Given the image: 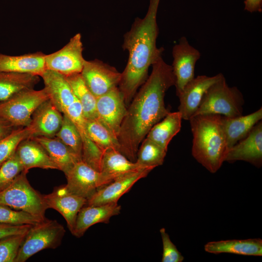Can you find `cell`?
<instances>
[{
    "label": "cell",
    "instance_id": "14",
    "mask_svg": "<svg viewBox=\"0 0 262 262\" xmlns=\"http://www.w3.org/2000/svg\"><path fill=\"white\" fill-rule=\"evenodd\" d=\"M153 169L152 168H147L116 178L110 183L98 189L87 200L85 205H100L117 203L119 199L128 192L138 180L147 177Z\"/></svg>",
    "mask_w": 262,
    "mask_h": 262
},
{
    "label": "cell",
    "instance_id": "35",
    "mask_svg": "<svg viewBox=\"0 0 262 262\" xmlns=\"http://www.w3.org/2000/svg\"><path fill=\"white\" fill-rule=\"evenodd\" d=\"M27 232L7 236L0 239V262H15Z\"/></svg>",
    "mask_w": 262,
    "mask_h": 262
},
{
    "label": "cell",
    "instance_id": "9",
    "mask_svg": "<svg viewBox=\"0 0 262 262\" xmlns=\"http://www.w3.org/2000/svg\"><path fill=\"white\" fill-rule=\"evenodd\" d=\"M65 175L67 180L65 186L67 190L87 200L98 189L112 181L82 160L76 163Z\"/></svg>",
    "mask_w": 262,
    "mask_h": 262
},
{
    "label": "cell",
    "instance_id": "20",
    "mask_svg": "<svg viewBox=\"0 0 262 262\" xmlns=\"http://www.w3.org/2000/svg\"><path fill=\"white\" fill-rule=\"evenodd\" d=\"M45 55L40 51L20 55L0 53V71L30 74L41 77L46 70Z\"/></svg>",
    "mask_w": 262,
    "mask_h": 262
},
{
    "label": "cell",
    "instance_id": "2",
    "mask_svg": "<svg viewBox=\"0 0 262 262\" xmlns=\"http://www.w3.org/2000/svg\"><path fill=\"white\" fill-rule=\"evenodd\" d=\"M160 0H150L143 18L136 17L124 35L123 49L129 53L128 62L118 87L128 107L148 77L149 68L162 56L164 49L156 45L159 34L157 15Z\"/></svg>",
    "mask_w": 262,
    "mask_h": 262
},
{
    "label": "cell",
    "instance_id": "29",
    "mask_svg": "<svg viewBox=\"0 0 262 262\" xmlns=\"http://www.w3.org/2000/svg\"><path fill=\"white\" fill-rule=\"evenodd\" d=\"M65 77L81 106L84 117L86 119H97V98L86 85L81 73Z\"/></svg>",
    "mask_w": 262,
    "mask_h": 262
},
{
    "label": "cell",
    "instance_id": "8",
    "mask_svg": "<svg viewBox=\"0 0 262 262\" xmlns=\"http://www.w3.org/2000/svg\"><path fill=\"white\" fill-rule=\"evenodd\" d=\"M83 50L81 34L76 33L61 49L46 54V70L56 72L65 76L81 73L85 60L82 55Z\"/></svg>",
    "mask_w": 262,
    "mask_h": 262
},
{
    "label": "cell",
    "instance_id": "17",
    "mask_svg": "<svg viewBox=\"0 0 262 262\" xmlns=\"http://www.w3.org/2000/svg\"><path fill=\"white\" fill-rule=\"evenodd\" d=\"M66 115L75 124L80 134L82 145V161L86 164L100 171V162L103 151L90 138L85 125L81 106L76 99L65 111Z\"/></svg>",
    "mask_w": 262,
    "mask_h": 262
},
{
    "label": "cell",
    "instance_id": "5",
    "mask_svg": "<svg viewBox=\"0 0 262 262\" xmlns=\"http://www.w3.org/2000/svg\"><path fill=\"white\" fill-rule=\"evenodd\" d=\"M23 171L5 189L0 192V205L23 211L45 220L48 207L44 196L35 190Z\"/></svg>",
    "mask_w": 262,
    "mask_h": 262
},
{
    "label": "cell",
    "instance_id": "33",
    "mask_svg": "<svg viewBox=\"0 0 262 262\" xmlns=\"http://www.w3.org/2000/svg\"><path fill=\"white\" fill-rule=\"evenodd\" d=\"M55 137L59 139L82 160V145L80 134L74 122L65 114L61 128Z\"/></svg>",
    "mask_w": 262,
    "mask_h": 262
},
{
    "label": "cell",
    "instance_id": "21",
    "mask_svg": "<svg viewBox=\"0 0 262 262\" xmlns=\"http://www.w3.org/2000/svg\"><path fill=\"white\" fill-rule=\"evenodd\" d=\"M63 116L62 113L48 99L35 110L32 117L30 125L34 136L55 137L60 130Z\"/></svg>",
    "mask_w": 262,
    "mask_h": 262
},
{
    "label": "cell",
    "instance_id": "26",
    "mask_svg": "<svg viewBox=\"0 0 262 262\" xmlns=\"http://www.w3.org/2000/svg\"><path fill=\"white\" fill-rule=\"evenodd\" d=\"M147 168L151 167H142L129 160L118 150L108 148L103 152L99 171L113 181L128 173Z\"/></svg>",
    "mask_w": 262,
    "mask_h": 262
},
{
    "label": "cell",
    "instance_id": "18",
    "mask_svg": "<svg viewBox=\"0 0 262 262\" xmlns=\"http://www.w3.org/2000/svg\"><path fill=\"white\" fill-rule=\"evenodd\" d=\"M49 99L62 113L77 99L66 77L46 70L41 76Z\"/></svg>",
    "mask_w": 262,
    "mask_h": 262
},
{
    "label": "cell",
    "instance_id": "23",
    "mask_svg": "<svg viewBox=\"0 0 262 262\" xmlns=\"http://www.w3.org/2000/svg\"><path fill=\"white\" fill-rule=\"evenodd\" d=\"M262 119V107L246 115L229 117L222 115V124L228 151L245 137L253 127ZM228 152V151H227Z\"/></svg>",
    "mask_w": 262,
    "mask_h": 262
},
{
    "label": "cell",
    "instance_id": "7",
    "mask_svg": "<svg viewBox=\"0 0 262 262\" xmlns=\"http://www.w3.org/2000/svg\"><path fill=\"white\" fill-rule=\"evenodd\" d=\"M48 99L49 96L44 88L23 91L0 102V116L15 128L28 126L34 112Z\"/></svg>",
    "mask_w": 262,
    "mask_h": 262
},
{
    "label": "cell",
    "instance_id": "28",
    "mask_svg": "<svg viewBox=\"0 0 262 262\" xmlns=\"http://www.w3.org/2000/svg\"><path fill=\"white\" fill-rule=\"evenodd\" d=\"M182 120L179 111L169 112L151 128L146 137L167 150L169 143L180 130Z\"/></svg>",
    "mask_w": 262,
    "mask_h": 262
},
{
    "label": "cell",
    "instance_id": "24",
    "mask_svg": "<svg viewBox=\"0 0 262 262\" xmlns=\"http://www.w3.org/2000/svg\"><path fill=\"white\" fill-rule=\"evenodd\" d=\"M205 251L213 254L231 253L245 256H262L260 238L212 241L204 246Z\"/></svg>",
    "mask_w": 262,
    "mask_h": 262
},
{
    "label": "cell",
    "instance_id": "11",
    "mask_svg": "<svg viewBox=\"0 0 262 262\" xmlns=\"http://www.w3.org/2000/svg\"><path fill=\"white\" fill-rule=\"evenodd\" d=\"M127 107L118 87L97 98V119L117 139Z\"/></svg>",
    "mask_w": 262,
    "mask_h": 262
},
{
    "label": "cell",
    "instance_id": "25",
    "mask_svg": "<svg viewBox=\"0 0 262 262\" xmlns=\"http://www.w3.org/2000/svg\"><path fill=\"white\" fill-rule=\"evenodd\" d=\"M46 150L58 170L66 175L77 162L82 160L62 141L56 137L33 136Z\"/></svg>",
    "mask_w": 262,
    "mask_h": 262
},
{
    "label": "cell",
    "instance_id": "13",
    "mask_svg": "<svg viewBox=\"0 0 262 262\" xmlns=\"http://www.w3.org/2000/svg\"><path fill=\"white\" fill-rule=\"evenodd\" d=\"M223 76L222 73L211 77L199 75L184 86L177 95L180 100L178 111L182 119L189 120L194 116L206 91Z\"/></svg>",
    "mask_w": 262,
    "mask_h": 262
},
{
    "label": "cell",
    "instance_id": "12",
    "mask_svg": "<svg viewBox=\"0 0 262 262\" xmlns=\"http://www.w3.org/2000/svg\"><path fill=\"white\" fill-rule=\"evenodd\" d=\"M172 66L175 78V86L178 95L184 86L195 78V68L200 57L198 50L192 46L187 38L182 36L172 49Z\"/></svg>",
    "mask_w": 262,
    "mask_h": 262
},
{
    "label": "cell",
    "instance_id": "31",
    "mask_svg": "<svg viewBox=\"0 0 262 262\" xmlns=\"http://www.w3.org/2000/svg\"><path fill=\"white\" fill-rule=\"evenodd\" d=\"M167 151L146 137L139 147L135 162L142 167L154 168L163 164Z\"/></svg>",
    "mask_w": 262,
    "mask_h": 262
},
{
    "label": "cell",
    "instance_id": "40",
    "mask_svg": "<svg viewBox=\"0 0 262 262\" xmlns=\"http://www.w3.org/2000/svg\"><path fill=\"white\" fill-rule=\"evenodd\" d=\"M14 128H15L0 116V138L9 133Z\"/></svg>",
    "mask_w": 262,
    "mask_h": 262
},
{
    "label": "cell",
    "instance_id": "39",
    "mask_svg": "<svg viewBox=\"0 0 262 262\" xmlns=\"http://www.w3.org/2000/svg\"><path fill=\"white\" fill-rule=\"evenodd\" d=\"M262 0H245V9L251 13L261 12Z\"/></svg>",
    "mask_w": 262,
    "mask_h": 262
},
{
    "label": "cell",
    "instance_id": "10",
    "mask_svg": "<svg viewBox=\"0 0 262 262\" xmlns=\"http://www.w3.org/2000/svg\"><path fill=\"white\" fill-rule=\"evenodd\" d=\"M81 74L96 98L118 87L121 79L115 67L98 59L85 60Z\"/></svg>",
    "mask_w": 262,
    "mask_h": 262
},
{
    "label": "cell",
    "instance_id": "3",
    "mask_svg": "<svg viewBox=\"0 0 262 262\" xmlns=\"http://www.w3.org/2000/svg\"><path fill=\"white\" fill-rule=\"evenodd\" d=\"M221 118L219 115H198L189 120L193 137L192 155L212 173L221 167L228 151Z\"/></svg>",
    "mask_w": 262,
    "mask_h": 262
},
{
    "label": "cell",
    "instance_id": "1",
    "mask_svg": "<svg viewBox=\"0 0 262 262\" xmlns=\"http://www.w3.org/2000/svg\"><path fill=\"white\" fill-rule=\"evenodd\" d=\"M152 67L150 75L128 106L117 137L120 152L133 162L150 130L169 112L165 105L164 96L175 84L172 66L162 56Z\"/></svg>",
    "mask_w": 262,
    "mask_h": 262
},
{
    "label": "cell",
    "instance_id": "38",
    "mask_svg": "<svg viewBox=\"0 0 262 262\" xmlns=\"http://www.w3.org/2000/svg\"><path fill=\"white\" fill-rule=\"evenodd\" d=\"M32 225H12L0 224V239L7 236L27 232Z\"/></svg>",
    "mask_w": 262,
    "mask_h": 262
},
{
    "label": "cell",
    "instance_id": "19",
    "mask_svg": "<svg viewBox=\"0 0 262 262\" xmlns=\"http://www.w3.org/2000/svg\"><path fill=\"white\" fill-rule=\"evenodd\" d=\"M121 206L117 203L100 205H85L79 211L72 234L81 237L92 226L99 223H108L113 216L120 213Z\"/></svg>",
    "mask_w": 262,
    "mask_h": 262
},
{
    "label": "cell",
    "instance_id": "22",
    "mask_svg": "<svg viewBox=\"0 0 262 262\" xmlns=\"http://www.w3.org/2000/svg\"><path fill=\"white\" fill-rule=\"evenodd\" d=\"M16 153L26 173L33 168L58 169L44 148L32 137L22 141Z\"/></svg>",
    "mask_w": 262,
    "mask_h": 262
},
{
    "label": "cell",
    "instance_id": "37",
    "mask_svg": "<svg viewBox=\"0 0 262 262\" xmlns=\"http://www.w3.org/2000/svg\"><path fill=\"white\" fill-rule=\"evenodd\" d=\"M160 232L163 243V254L161 261L162 262H182L184 260V257L171 241L165 229L161 228Z\"/></svg>",
    "mask_w": 262,
    "mask_h": 262
},
{
    "label": "cell",
    "instance_id": "4",
    "mask_svg": "<svg viewBox=\"0 0 262 262\" xmlns=\"http://www.w3.org/2000/svg\"><path fill=\"white\" fill-rule=\"evenodd\" d=\"M244 104L241 92L236 87L229 86L223 76L206 91L194 116L213 114L237 116L242 115Z\"/></svg>",
    "mask_w": 262,
    "mask_h": 262
},
{
    "label": "cell",
    "instance_id": "34",
    "mask_svg": "<svg viewBox=\"0 0 262 262\" xmlns=\"http://www.w3.org/2000/svg\"><path fill=\"white\" fill-rule=\"evenodd\" d=\"M43 220L28 212L0 205V224L33 225Z\"/></svg>",
    "mask_w": 262,
    "mask_h": 262
},
{
    "label": "cell",
    "instance_id": "36",
    "mask_svg": "<svg viewBox=\"0 0 262 262\" xmlns=\"http://www.w3.org/2000/svg\"><path fill=\"white\" fill-rule=\"evenodd\" d=\"M23 171V167L15 151L0 167V192L8 187Z\"/></svg>",
    "mask_w": 262,
    "mask_h": 262
},
{
    "label": "cell",
    "instance_id": "16",
    "mask_svg": "<svg viewBox=\"0 0 262 262\" xmlns=\"http://www.w3.org/2000/svg\"><path fill=\"white\" fill-rule=\"evenodd\" d=\"M246 161L257 167L262 164V122L257 123L243 139L228 151L225 162Z\"/></svg>",
    "mask_w": 262,
    "mask_h": 262
},
{
    "label": "cell",
    "instance_id": "6",
    "mask_svg": "<svg viewBox=\"0 0 262 262\" xmlns=\"http://www.w3.org/2000/svg\"><path fill=\"white\" fill-rule=\"evenodd\" d=\"M66 230L55 220L46 219L29 229L19 248L15 262H25L31 256L46 249L60 246Z\"/></svg>",
    "mask_w": 262,
    "mask_h": 262
},
{
    "label": "cell",
    "instance_id": "15",
    "mask_svg": "<svg viewBox=\"0 0 262 262\" xmlns=\"http://www.w3.org/2000/svg\"><path fill=\"white\" fill-rule=\"evenodd\" d=\"M43 196L48 209H54L63 216L72 234L78 214L86 205L87 199L70 193L65 185L55 187L51 193Z\"/></svg>",
    "mask_w": 262,
    "mask_h": 262
},
{
    "label": "cell",
    "instance_id": "27",
    "mask_svg": "<svg viewBox=\"0 0 262 262\" xmlns=\"http://www.w3.org/2000/svg\"><path fill=\"white\" fill-rule=\"evenodd\" d=\"M39 80L37 75L0 71V102L23 91L34 89Z\"/></svg>",
    "mask_w": 262,
    "mask_h": 262
},
{
    "label": "cell",
    "instance_id": "30",
    "mask_svg": "<svg viewBox=\"0 0 262 262\" xmlns=\"http://www.w3.org/2000/svg\"><path fill=\"white\" fill-rule=\"evenodd\" d=\"M34 136L33 128L27 127L14 128L9 133L0 138V167L16 151L23 140Z\"/></svg>",
    "mask_w": 262,
    "mask_h": 262
},
{
    "label": "cell",
    "instance_id": "32",
    "mask_svg": "<svg viewBox=\"0 0 262 262\" xmlns=\"http://www.w3.org/2000/svg\"><path fill=\"white\" fill-rule=\"evenodd\" d=\"M85 125L91 139L103 152L108 148H114L120 152L117 138L97 119L85 118Z\"/></svg>",
    "mask_w": 262,
    "mask_h": 262
}]
</instances>
